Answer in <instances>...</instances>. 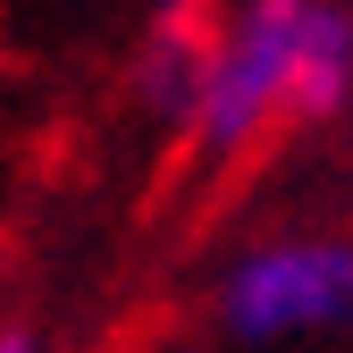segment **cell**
Wrapping results in <instances>:
<instances>
[{"label": "cell", "mask_w": 353, "mask_h": 353, "mask_svg": "<svg viewBox=\"0 0 353 353\" xmlns=\"http://www.w3.org/2000/svg\"><path fill=\"white\" fill-rule=\"evenodd\" d=\"M353 101V9L345 0H219L194 42L176 135L202 160H244L294 118Z\"/></svg>", "instance_id": "6da1fadb"}, {"label": "cell", "mask_w": 353, "mask_h": 353, "mask_svg": "<svg viewBox=\"0 0 353 353\" xmlns=\"http://www.w3.org/2000/svg\"><path fill=\"white\" fill-rule=\"evenodd\" d=\"M0 353H42V345H34L26 328H0Z\"/></svg>", "instance_id": "3957f363"}, {"label": "cell", "mask_w": 353, "mask_h": 353, "mask_svg": "<svg viewBox=\"0 0 353 353\" xmlns=\"http://www.w3.org/2000/svg\"><path fill=\"white\" fill-rule=\"evenodd\" d=\"M210 320L236 353L353 345V236L286 228V236L244 244L210 286Z\"/></svg>", "instance_id": "7a4b0ae2"}]
</instances>
